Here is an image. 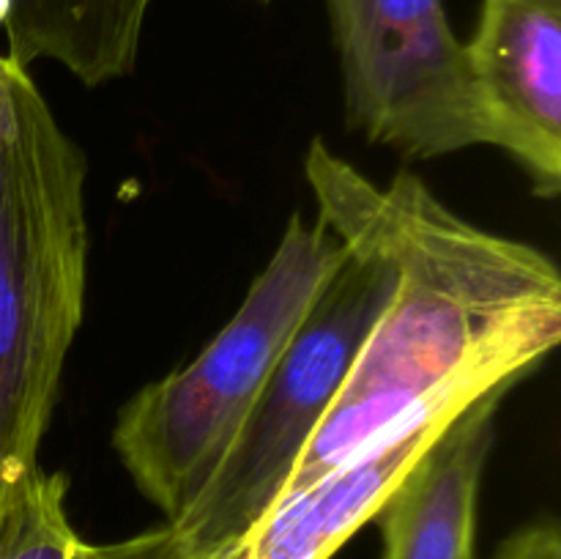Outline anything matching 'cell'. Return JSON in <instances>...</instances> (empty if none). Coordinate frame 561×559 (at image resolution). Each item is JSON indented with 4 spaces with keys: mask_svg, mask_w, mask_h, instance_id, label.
I'll list each match as a JSON object with an SVG mask.
<instances>
[{
    "mask_svg": "<svg viewBox=\"0 0 561 559\" xmlns=\"http://www.w3.org/2000/svg\"><path fill=\"white\" fill-rule=\"evenodd\" d=\"M5 14H9V0H0V27H3Z\"/></svg>",
    "mask_w": 561,
    "mask_h": 559,
    "instance_id": "4fadbf2b",
    "label": "cell"
},
{
    "mask_svg": "<svg viewBox=\"0 0 561 559\" xmlns=\"http://www.w3.org/2000/svg\"><path fill=\"white\" fill-rule=\"evenodd\" d=\"M507 392L493 389L466 406L392 488L373 515L383 559H474L480 486Z\"/></svg>",
    "mask_w": 561,
    "mask_h": 559,
    "instance_id": "52a82bcc",
    "label": "cell"
},
{
    "mask_svg": "<svg viewBox=\"0 0 561 559\" xmlns=\"http://www.w3.org/2000/svg\"><path fill=\"white\" fill-rule=\"evenodd\" d=\"M305 175L327 233L376 250L394 285L283 497L513 389L561 340V274L542 250L458 217L409 170L376 184L323 140Z\"/></svg>",
    "mask_w": 561,
    "mask_h": 559,
    "instance_id": "6da1fadb",
    "label": "cell"
},
{
    "mask_svg": "<svg viewBox=\"0 0 561 559\" xmlns=\"http://www.w3.org/2000/svg\"><path fill=\"white\" fill-rule=\"evenodd\" d=\"M104 559H244V543L222 551H201L190 546L173 526L164 524L129 540L107 543Z\"/></svg>",
    "mask_w": 561,
    "mask_h": 559,
    "instance_id": "8fae6325",
    "label": "cell"
},
{
    "mask_svg": "<svg viewBox=\"0 0 561 559\" xmlns=\"http://www.w3.org/2000/svg\"><path fill=\"white\" fill-rule=\"evenodd\" d=\"M66 499L69 480L36 466L0 513V559H104V546L75 529Z\"/></svg>",
    "mask_w": 561,
    "mask_h": 559,
    "instance_id": "30bf717a",
    "label": "cell"
},
{
    "mask_svg": "<svg viewBox=\"0 0 561 559\" xmlns=\"http://www.w3.org/2000/svg\"><path fill=\"white\" fill-rule=\"evenodd\" d=\"M345 121L378 146L433 159L491 146L466 42L444 0H323Z\"/></svg>",
    "mask_w": 561,
    "mask_h": 559,
    "instance_id": "5b68a950",
    "label": "cell"
},
{
    "mask_svg": "<svg viewBox=\"0 0 561 559\" xmlns=\"http://www.w3.org/2000/svg\"><path fill=\"white\" fill-rule=\"evenodd\" d=\"M491 126L540 197L561 192V0H482L466 42Z\"/></svg>",
    "mask_w": 561,
    "mask_h": 559,
    "instance_id": "8992f818",
    "label": "cell"
},
{
    "mask_svg": "<svg viewBox=\"0 0 561 559\" xmlns=\"http://www.w3.org/2000/svg\"><path fill=\"white\" fill-rule=\"evenodd\" d=\"M153 0H9L3 31L9 58L60 64L85 85L121 80L135 69Z\"/></svg>",
    "mask_w": 561,
    "mask_h": 559,
    "instance_id": "9c48e42d",
    "label": "cell"
},
{
    "mask_svg": "<svg viewBox=\"0 0 561 559\" xmlns=\"http://www.w3.org/2000/svg\"><path fill=\"white\" fill-rule=\"evenodd\" d=\"M340 247L343 261L285 345L222 466L184 518L168 524L201 551L244 543L279 502L387 307L392 266L365 244Z\"/></svg>",
    "mask_w": 561,
    "mask_h": 559,
    "instance_id": "277c9868",
    "label": "cell"
},
{
    "mask_svg": "<svg viewBox=\"0 0 561 559\" xmlns=\"http://www.w3.org/2000/svg\"><path fill=\"white\" fill-rule=\"evenodd\" d=\"M455 417L400 433L279 499L247 535L244 559H332L359 526L373 521L392 488Z\"/></svg>",
    "mask_w": 561,
    "mask_h": 559,
    "instance_id": "ba28073f",
    "label": "cell"
},
{
    "mask_svg": "<svg viewBox=\"0 0 561 559\" xmlns=\"http://www.w3.org/2000/svg\"><path fill=\"white\" fill-rule=\"evenodd\" d=\"M340 261L343 247L321 223L290 217L274 255L217 338L121 409L113 447L164 524H179L206 491Z\"/></svg>",
    "mask_w": 561,
    "mask_h": 559,
    "instance_id": "3957f363",
    "label": "cell"
},
{
    "mask_svg": "<svg viewBox=\"0 0 561 559\" xmlns=\"http://www.w3.org/2000/svg\"><path fill=\"white\" fill-rule=\"evenodd\" d=\"M496 559H561V532L553 521L524 526L499 548Z\"/></svg>",
    "mask_w": 561,
    "mask_h": 559,
    "instance_id": "7c38bea8",
    "label": "cell"
},
{
    "mask_svg": "<svg viewBox=\"0 0 561 559\" xmlns=\"http://www.w3.org/2000/svg\"><path fill=\"white\" fill-rule=\"evenodd\" d=\"M85 181L27 66L0 55V513L38 466L85 316Z\"/></svg>",
    "mask_w": 561,
    "mask_h": 559,
    "instance_id": "7a4b0ae2",
    "label": "cell"
}]
</instances>
